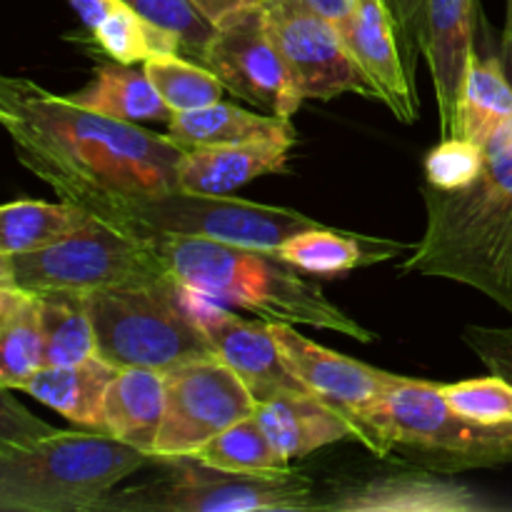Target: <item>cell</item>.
I'll return each mask as SVG.
<instances>
[{
    "instance_id": "cell-1",
    "label": "cell",
    "mask_w": 512,
    "mask_h": 512,
    "mask_svg": "<svg viewBox=\"0 0 512 512\" xmlns=\"http://www.w3.org/2000/svg\"><path fill=\"white\" fill-rule=\"evenodd\" d=\"M0 125L15 158L85 213L113 198L178 190L185 148L168 135L95 113L30 78L0 73Z\"/></svg>"
},
{
    "instance_id": "cell-27",
    "label": "cell",
    "mask_w": 512,
    "mask_h": 512,
    "mask_svg": "<svg viewBox=\"0 0 512 512\" xmlns=\"http://www.w3.org/2000/svg\"><path fill=\"white\" fill-rule=\"evenodd\" d=\"M38 298L43 365H75L98 355L93 318L85 295L48 290Z\"/></svg>"
},
{
    "instance_id": "cell-29",
    "label": "cell",
    "mask_w": 512,
    "mask_h": 512,
    "mask_svg": "<svg viewBox=\"0 0 512 512\" xmlns=\"http://www.w3.org/2000/svg\"><path fill=\"white\" fill-rule=\"evenodd\" d=\"M193 458L228 473L280 475L290 470L288 460L278 453L255 413L208 440Z\"/></svg>"
},
{
    "instance_id": "cell-42",
    "label": "cell",
    "mask_w": 512,
    "mask_h": 512,
    "mask_svg": "<svg viewBox=\"0 0 512 512\" xmlns=\"http://www.w3.org/2000/svg\"><path fill=\"white\" fill-rule=\"evenodd\" d=\"M503 50L512 55V0H508V18H505V33H503Z\"/></svg>"
},
{
    "instance_id": "cell-10",
    "label": "cell",
    "mask_w": 512,
    "mask_h": 512,
    "mask_svg": "<svg viewBox=\"0 0 512 512\" xmlns=\"http://www.w3.org/2000/svg\"><path fill=\"white\" fill-rule=\"evenodd\" d=\"M253 413L250 390L218 358L180 365L165 373V410L153 458H193L208 440Z\"/></svg>"
},
{
    "instance_id": "cell-5",
    "label": "cell",
    "mask_w": 512,
    "mask_h": 512,
    "mask_svg": "<svg viewBox=\"0 0 512 512\" xmlns=\"http://www.w3.org/2000/svg\"><path fill=\"white\" fill-rule=\"evenodd\" d=\"M148 460L108 433L55 430L0 453V512H95Z\"/></svg>"
},
{
    "instance_id": "cell-36",
    "label": "cell",
    "mask_w": 512,
    "mask_h": 512,
    "mask_svg": "<svg viewBox=\"0 0 512 512\" xmlns=\"http://www.w3.org/2000/svg\"><path fill=\"white\" fill-rule=\"evenodd\" d=\"M463 343L478 355L490 373L512 383V325L510 328L468 325L463 330Z\"/></svg>"
},
{
    "instance_id": "cell-32",
    "label": "cell",
    "mask_w": 512,
    "mask_h": 512,
    "mask_svg": "<svg viewBox=\"0 0 512 512\" xmlns=\"http://www.w3.org/2000/svg\"><path fill=\"white\" fill-rule=\"evenodd\" d=\"M125 3L145 20L173 35L183 53L198 60L203 58L215 33V23L205 18L193 0H125Z\"/></svg>"
},
{
    "instance_id": "cell-35",
    "label": "cell",
    "mask_w": 512,
    "mask_h": 512,
    "mask_svg": "<svg viewBox=\"0 0 512 512\" xmlns=\"http://www.w3.org/2000/svg\"><path fill=\"white\" fill-rule=\"evenodd\" d=\"M55 430L58 428L35 418L25 405H20L13 390L0 388V453L38 443V440L53 435Z\"/></svg>"
},
{
    "instance_id": "cell-33",
    "label": "cell",
    "mask_w": 512,
    "mask_h": 512,
    "mask_svg": "<svg viewBox=\"0 0 512 512\" xmlns=\"http://www.w3.org/2000/svg\"><path fill=\"white\" fill-rule=\"evenodd\" d=\"M443 395L450 408L463 418L490 428L512 425V383L500 375L463 380V383L443 385Z\"/></svg>"
},
{
    "instance_id": "cell-24",
    "label": "cell",
    "mask_w": 512,
    "mask_h": 512,
    "mask_svg": "<svg viewBox=\"0 0 512 512\" xmlns=\"http://www.w3.org/2000/svg\"><path fill=\"white\" fill-rule=\"evenodd\" d=\"M70 100L108 118L140 123V120H170V108L163 103L145 70L125 63H103L95 68L93 80Z\"/></svg>"
},
{
    "instance_id": "cell-21",
    "label": "cell",
    "mask_w": 512,
    "mask_h": 512,
    "mask_svg": "<svg viewBox=\"0 0 512 512\" xmlns=\"http://www.w3.org/2000/svg\"><path fill=\"white\" fill-rule=\"evenodd\" d=\"M165 410V375L145 368L118 370L103 405V433L153 458Z\"/></svg>"
},
{
    "instance_id": "cell-28",
    "label": "cell",
    "mask_w": 512,
    "mask_h": 512,
    "mask_svg": "<svg viewBox=\"0 0 512 512\" xmlns=\"http://www.w3.org/2000/svg\"><path fill=\"white\" fill-rule=\"evenodd\" d=\"M90 220L73 203L15 200L0 205V253L25 255L58 243Z\"/></svg>"
},
{
    "instance_id": "cell-31",
    "label": "cell",
    "mask_w": 512,
    "mask_h": 512,
    "mask_svg": "<svg viewBox=\"0 0 512 512\" xmlns=\"http://www.w3.org/2000/svg\"><path fill=\"white\" fill-rule=\"evenodd\" d=\"M98 48L115 63L135 65L160 53H180V43L170 33L160 30L128 3H120L93 28Z\"/></svg>"
},
{
    "instance_id": "cell-13",
    "label": "cell",
    "mask_w": 512,
    "mask_h": 512,
    "mask_svg": "<svg viewBox=\"0 0 512 512\" xmlns=\"http://www.w3.org/2000/svg\"><path fill=\"white\" fill-rule=\"evenodd\" d=\"M180 295L188 313L213 345L215 358L243 380L245 388L255 398V405L278 398V395L310 393L280 358L268 320L238 318L220 308L218 300L183 288V285H180Z\"/></svg>"
},
{
    "instance_id": "cell-38",
    "label": "cell",
    "mask_w": 512,
    "mask_h": 512,
    "mask_svg": "<svg viewBox=\"0 0 512 512\" xmlns=\"http://www.w3.org/2000/svg\"><path fill=\"white\" fill-rule=\"evenodd\" d=\"M308 8H313L315 13L323 15L340 35H343L345 45H348L350 33H353L355 23V0H303Z\"/></svg>"
},
{
    "instance_id": "cell-22",
    "label": "cell",
    "mask_w": 512,
    "mask_h": 512,
    "mask_svg": "<svg viewBox=\"0 0 512 512\" xmlns=\"http://www.w3.org/2000/svg\"><path fill=\"white\" fill-rule=\"evenodd\" d=\"M410 245L395 240L368 238V235H350L343 230H330L323 223L290 235L275 255L288 265L308 275H343L365 265L383 263L395 258Z\"/></svg>"
},
{
    "instance_id": "cell-37",
    "label": "cell",
    "mask_w": 512,
    "mask_h": 512,
    "mask_svg": "<svg viewBox=\"0 0 512 512\" xmlns=\"http://www.w3.org/2000/svg\"><path fill=\"white\" fill-rule=\"evenodd\" d=\"M383 3L395 23V33H398L405 63L413 70L415 50L420 48V35H423L425 0H383Z\"/></svg>"
},
{
    "instance_id": "cell-40",
    "label": "cell",
    "mask_w": 512,
    "mask_h": 512,
    "mask_svg": "<svg viewBox=\"0 0 512 512\" xmlns=\"http://www.w3.org/2000/svg\"><path fill=\"white\" fill-rule=\"evenodd\" d=\"M123 0H70V5L75 8V13L80 15L85 28L93 30L115 5H120Z\"/></svg>"
},
{
    "instance_id": "cell-41",
    "label": "cell",
    "mask_w": 512,
    "mask_h": 512,
    "mask_svg": "<svg viewBox=\"0 0 512 512\" xmlns=\"http://www.w3.org/2000/svg\"><path fill=\"white\" fill-rule=\"evenodd\" d=\"M5 288H18V283H15L13 255L0 253V290Z\"/></svg>"
},
{
    "instance_id": "cell-8",
    "label": "cell",
    "mask_w": 512,
    "mask_h": 512,
    "mask_svg": "<svg viewBox=\"0 0 512 512\" xmlns=\"http://www.w3.org/2000/svg\"><path fill=\"white\" fill-rule=\"evenodd\" d=\"M163 473L130 488H113L95 512H303L320 510L305 475H245L195 458L163 460Z\"/></svg>"
},
{
    "instance_id": "cell-11",
    "label": "cell",
    "mask_w": 512,
    "mask_h": 512,
    "mask_svg": "<svg viewBox=\"0 0 512 512\" xmlns=\"http://www.w3.org/2000/svg\"><path fill=\"white\" fill-rule=\"evenodd\" d=\"M200 63L213 70L228 93L278 118H293L303 105L265 20V8L250 5L215 23Z\"/></svg>"
},
{
    "instance_id": "cell-9",
    "label": "cell",
    "mask_w": 512,
    "mask_h": 512,
    "mask_svg": "<svg viewBox=\"0 0 512 512\" xmlns=\"http://www.w3.org/2000/svg\"><path fill=\"white\" fill-rule=\"evenodd\" d=\"M15 283L28 293L90 295L170 278L158 243L90 215L88 223L35 253L13 255Z\"/></svg>"
},
{
    "instance_id": "cell-18",
    "label": "cell",
    "mask_w": 512,
    "mask_h": 512,
    "mask_svg": "<svg viewBox=\"0 0 512 512\" xmlns=\"http://www.w3.org/2000/svg\"><path fill=\"white\" fill-rule=\"evenodd\" d=\"M348 48L368 80L373 83L380 103L403 123H415L420 103L410 83V68L400 50L395 23L383 0H355V23Z\"/></svg>"
},
{
    "instance_id": "cell-39",
    "label": "cell",
    "mask_w": 512,
    "mask_h": 512,
    "mask_svg": "<svg viewBox=\"0 0 512 512\" xmlns=\"http://www.w3.org/2000/svg\"><path fill=\"white\" fill-rule=\"evenodd\" d=\"M193 3L203 10L205 18L213 20V23H220V20L228 18V15L238 13V10L243 8H250V5L265 3V0H193Z\"/></svg>"
},
{
    "instance_id": "cell-12",
    "label": "cell",
    "mask_w": 512,
    "mask_h": 512,
    "mask_svg": "<svg viewBox=\"0 0 512 512\" xmlns=\"http://www.w3.org/2000/svg\"><path fill=\"white\" fill-rule=\"evenodd\" d=\"M263 8L270 35L303 100H330L343 93L378 98L343 35L323 15L303 0H265Z\"/></svg>"
},
{
    "instance_id": "cell-23",
    "label": "cell",
    "mask_w": 512,
    "mask_h": 512,
    "mask_svg": "<svg viewBox=\"0 0 512 512\" xmlns=\"http://www.w3.org/2000/svg\"><path fill=\"white\" fill-rule=\"evenodd\" d=\"M512 120V85L498 58L473 55L455 113L453 135L478 143H490Z\"/></svg>"
},
{
    "instance_id": "cell-20",
    "label": "cell",
    "mask_w": 512,
    "mask_h": 512,
    "mask_svg": "<svg viewBox=\"0 0 512 512\" xmlns=\"http://www.w3.org/2000/svg\"><path fill=\"white\" fill-rule=\"evenodd\" d=\"M115 375L118 368L93 355L75 365H43L23 385V393L53 408L78 428L103 433L105 393Z\"/></svg>"
},
{
    "instance_id": "cell-2",
    "label": "cell",
    "mask_w": 512,
    "mask_h": 512,
    "mask_svg": "<svg viewBox=\"0 0 512 512\" xmlns=\"http://www.w3.org/2000/svg\"><path fill=\"white\" fill-rule=\"evenodd\" d=\"M425 233L405 273L453 280L512 315V120L485 145V168L460 190L423 188Z\"/></svg>"
},
{
    "instance_id": "cell-19",
    "label": "cell",
    "mask_w": 512,
    "mask_h": 512,
    "mask_svg": "<svg viewBox=\"0 0 512 512\" xmlns=\"http://www.w3.org/2000/svg\"><path fill=\"white\" fill-rule=\"evenodd\" d=\"M255 418L285 460L308 458L315 450L340 440L368 443L358 418L315 393H290L265 400L255 405Z\"/></svg>"
},
{
    "instance_id": "cell-7",
    "label": "cell",
    "mask_w": 512,
    "mask_h": 512,
    "mask_svg": "<svg viewBox=\"0 0 512 512\" xmlns=\"http://www.w3.org/2000/svg\"><path fill=\"white\" fill-rule=\"evenodd\" d=\"M90 215L143 238H205L270 253H275L290 235L320 225L298 210L250 203L230 195H200L183 190L105 200L90 210Z\"/></svg>"
},
{
    "instance_id": "cell-26",
    "label": "cell",
    "mask_w": 512,
    "mask_h": 512,
    "mask_svg": "<svg viewBox=\"0 0 512 512\" xmlns=\"http://www.w3.org/2000/svg\"><path fill=\"white\" fill-rule=\"evenodd\" d=\"M43 368L38 298L23 288L0 290V388L23 390Z\"/></svg>"
},
{
    "instance_id": "cell-6",
    "label": "cell",
    "mask_w": 512,
    "mask_h": 512,
    "mask_svg": "<svg viewBox=\"0 0 512 512\" xmlns=\"http://www.w3.org/2000/svg\"><path fill=\"white\" fill-rule=\"evenodd\" d=\"M85 300L98 355L113 368H145L165 375L193 360L215 358L173 275L158 283L100 290Z\"/></svg>"
},
{
    "instance_id": "cell-34",
    "label": "cell",
    "mask_w": 512,
    "mask_h": 512,
    "mask_svg": "<svg viewBox=\"0 0 512 512\" xmlns=\"http://www.w3.org/2000/svg\"><path fill=\"white\" fill-rule=\"evenodd\" d=\"M485 168V148L465 138H443L425 158V178L438 190L473 185Z\"/></svg>"
},
{
    "instance_id": "cell-16",
    "label": "cell",
    "mask_w": 512,
    "mask_h": 512,
    "mask_svg": "<svg viewBox=\"0 0 512 512\" xmlns=\"http://www.w3.org/2000/svg\"><path fill=\"white\" fill-rule=\"evenodd\" d=\"M475 490L438 473H390L368 480L340 485L328 500H320V510L350 512H473L488 510Z\"/></svg>"
},
{
    "instance_id": "cell-25",
    "label": "cell",
    "mask_w": 512,
    "mask_h": 512,
    "mask_svg": "<svg viewBox=\"0 0 512 512\" xmlns=\"http://www.w3.org/2000/svg\"><path fill=\"white\" fill-rule=\"evenodd\" d=\"M293 130L288 118L268 113H253L233 103H210L205 108L173 113L168 120V138L180 148H203V145L240 143V140L263 138V135Z\"/></svg>"
},
{
    "instance_id": "cell-30",
    "label": "cell",
    "mask_w": 512,
    "mask_h": 512,
    "mask_svg": "<svg viewBox=\"0 0 512 512\" xmlns=\"http://www.w3.org/2000/svg\"><path fill=\"white\" fill-rule=\"evenodd\" d=\"M145 75L155 85L170 113H188L218 103L228 88L203 63L183 58L180 53H160L143 63Z\"/></svg>"
},
{
    "instance_id": "cell-3",
    "label": "cell",
    "mask_w": 512,
    "mask_h": 512,
    "mask_svg": "<svg viewBox=\"0 0 512 512\" xmlns=\"http://www.w3.org/2000/svg\"><path fill=\"white\" fill-rule=\"evenodd\" d=\"M168 273L183 288L250 310L268 323L308 325L373 343L375 333L350 318L323 288L270 250L240 248L205 238H155Z\"/></svg>"
},
{
    "instance_id": "cell-14",
    "label": "cell",
    "mask_w": 512,
    "mask_h": 512,
    "mask_svg": "<svg viewBox=\"0 0 512 512\" xmlns=\"http://www.w3.org/2000/svg\"><path fill=\"white\" fill-rule=\"evenodd\" d=\"M268 325L275 343H278L280 358L288 365L290 373L310 393L338 405V408H343L353 418H360V413L368 410L375 400L383 398L390 385L400 378V375L370 368V365L360 363V360L345 358V355L333 353V350L313 343L305 335H300L295 325Z\"/></svg>"
},
{
    "instance_id": "cell-17",
    "label": "cell",
    "mask_w": 512,
    "mask_h": 512,
    "mask_svg": "<svg viewBox=\"0 0 512 512\" xmlns=\"http://www.w3.org/2000/svg\"><path fill=\"white\" fill-rule=\"evenodd\" d=\"M295 145V128L240 143L203 145L185 150L178 163V190L200 195H230L250 180L283 173Z\"/></svg>"
},
{
    "instance_id": "cell-15",
    "label": "cell",
    "mask_w": 512,
    "mask_h": 512,
    "mask_svg": "<svg viewBox=\"0 0 512 512\" xmlns=\"http://www.w3.org/2000/svg\"><path fill=\"white\" fill-rule=\"evenodd\" d=\"M475 0H425L420 53L433 78L440 135L450 138L463 93L468 65L473 60Z\"/></svg>"
},
{
    "instance_id": "cell-4",
    "label": "cell",
    "mask_w": 512,
    "mask_h": 512,
    "mask_svg": "<svg viewBox=\"0 0 512 512\" xmlns=\"http://www.w3.org/2000/svg\"><path fill=\"white\" fill-rule=\"evenodd\" d=\"M370 448L395 453L430 473H463L512 463V425L490 428L450 408L443 385L400 375L388 393L360 413Z\"/></svg>"
}]
</instances>
